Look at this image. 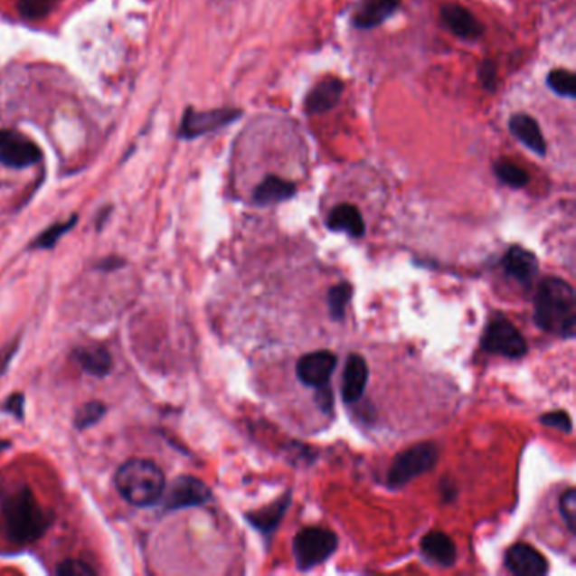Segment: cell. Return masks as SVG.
<instances>
[{
    "instance_id": "cell-1",
    "label": "cell",
    "mask_w": 576,
    "mask_h": 576,
    "mask_svg": "<svg viewBox=\"0 0 576 576\" xmlns=\"http://www.w3.org/2000/svg\"><path fill=\"white\" fill-rule=\"evenodd\" d=\"M534 323L539 330L562 338H573L576 330V296L570 282L546 278L534 297Z\"/></svg>"
},
{
    "instance_id": "cell-2",
    "label": "cell",
    "mask_w": 576,
    "mask_h": 576,
    "mask_svg": "<svg viewBox=\"0 0 576 576\" xmlns=\"http://www.w3.org/2000/svg\"><path fill=\"white\" fill-rule=\"evenodd\" d=\"M165 475L149 460L134 458L120 465L116 474L117 490L132 505H151L165 494Z\"/></svg>"
},
{
    "instance_id": "cell-3",
    "label": "cell",
    "mask_w": 576,
    "mask_h": 576,
    "mask_svg": "<svg viewBox=\"0 0 576 576\" xmlns=\"http://www.w3.org/2000/svg\"><path fill=\"white\" fill-rule=\"evenodd\" d=\"M4 523L14 543L27 544L44 534L52 519L29 490H21L5 502Z\"/></svg>"
},
{
    "instance_id": "cell-4",
    "label": "cell",
    "mask_w": 576,
    "mask_h": 576,
    "mask_svg": "<svg viewBox=\"0 0 576 576\" xmlns=\"http://www.w3.org/2000/svg\"><path fill=\"white\" fill-rule=\"evenodd\" d=\"M438 460H439V449L435 443H430V441L418 443L411 449H404L391 463V468L387 474V486L391 488L408 486L414 478L433 470Z\"/></svg>"
},
{
    "instance_id": "cell-5",
    "label": "cell",
    "mask_w": 576,
    "mask_h": 576,
    "mask_svg": "<svg viewBox=\"0 0 576 576\" xmlns=\"http://www.w3.org/2000/svg\"><path fill=\"white\" fill-rule=\"evenodd\" d=\"M338 548L336 534L325 527H305L295 536L293 554L296 566L301 571H307L326 562Z\"/></svg>"
},
{
    "instance_id": "cell-6",
    "label": "cell",
    "mask_w": 576,
    "mask_h": 576,
    "mask_svg": "<svg viewBox=\"0 0 576 576\" xmlns=\"http://www.w3.org/2000/svg\"><path fill=\"white\" fill-rule=\"evenodd\" d=\"M482 350L505 359H523L527 354V342L523 334L505 316L497 315L486 325L482 336Z\"/></svg>"
},
{
    "instance_id": "cell-7",
    "label": "cell",
    "mask_w": 576,
    "mask_h": 576,
    "mask_svg": "<svg viewBox=\"0 0 576 576\" xmlns=\"http://www.w3.org/2000/svg\"><path fill=\"white\" fill-rule=\"evenodd\" d=\"M39 161L41 149L36 142L13 128H0V163L4 166L23 169Z\"/></svg>"
},
{
    "instance_id": "cell-8",
    "label": "cell",
    "mask_w": 576,
    "mask_h": 576,
    "mask_svg": "<svg viewBox=\"0 0 576 576\" xmlns=\"http://www.w3.org/2000/svg\"><path fill=\"white\" fill-rule=\"evenodd\" d=\"M241 116H242L241 109H215L206 112L188 109L181 122L180 137L183 139L200 137L203 134L229 126Z\"/></svg>"
},
{
    "instance_id": "cell-9",
    "label": "cell",
    "mask_w": 576,
    "mask_h": 576,
    "mask_svg": "<svg viewBox=\"0 0 576 576\" xmlns=\"http://www.w3.org/2000/svg\"><path fill=\"white\" fill-rule=\"evenodd\" d=\"M165 507L167 511H178L186 507L203 505L212 497L210 488L196 477H180L167 488Z\"/></svg>"
},
{
    "instance_id": "cell-10",
    "label": "cell",
    "mask_w": 576,
    "mask_h": 576,
    "mask_svg": "<svg viewBox=\"0 0 576 576\" xmlns=\"http://www.w3.org/2000/svg\"><path fill=\"white\" fill-rule=\"evenodd\" d=\"M336 367V355L330 350H316L303 355L296 364V375L301 384L318 389L328 385Z\"/></svg>"
},
{
    "instance_id": "cell-11",
    "label": "cell",
    "mask_w": 576,
    "mask_h": 576,
    "mask_svg": "<svg viewBox=\"0 0 576 576\" xmlns=\"http://www.w3.org/2000/svg\"><path fill=\"white\" fill-rule=\"evenodd\" d=\"M504 563L513 575L517 576H543L550 570L546 558L525 543L514 544L513 548L505 552Z\"/></svg>"
},
{
    "instance_id": "cell-12",
    "label": "cell",
    "mask_w": 576,
    "mask_h": 576,
    "mask_svg": "<svg viewBox=\"0 0 576 576\" xmlns=\"http://www.w3.org/2000/svg\"><path fill=\"white\" fill-rule=\"evenodd\" d=\"M369 382V365L359 354H352L346 360L342 377V397L346 404L357 402L364 396Z\"/></svg>"
},
{
    "instance_id": "cell-13",
    "label": "cell",
    "mask_w": 576,
    "mask_h": 576,
    "mask_svg": "<svg viewBox=\"0 0 576 576\" xmlns=\"http://www.w3.org/2000/svg\"><path fill=\"white\" fill-rule=\"evenodd\" d=\"M345 90V85L338 78H326L320 81L313 90L307 93L305 100V112L307 116L325 114L336 107L340 102L342 93Z\"/></svg>"
},
{
    "instance_id": "cell-14",
    "label": "cell",
    "mask_w": 576,
    "mask_h": 576,
    "mask_svg": "<svg viewBox=\"0 0 576 576\" xmlns=\"http://www.w3.org/2000/svg\"><path fill=\"white\" fill-rule=\"evenodd\" d=\"M441 17L445 24L451 29V33L458 38L475 41L484 33L482 23L468 9L461 7L458 4H445L441 7Z\"/></svg>"
},
{
    "instance_id": "cell-15",
    "label": "cell",
    "mask_w": 576,
    "mask_h": 576,
    "mask_svg": "<svg viewBox=\"0 0 576 576\" xmlns=\"http://www.w3.org/2000/svg\"><path fill=\"white\" fill-rule=\"evenodd\" d=\"M538 257L521 245H513L502 259L507 276L519 282H531L538 274Z\"/></svg>"
},
{
    "instance_id": "cell-16",
    "label": "cell",
    "mask_w": 576,
    "mask_h": 576,
    "mask_svg": "<svg viewBox=\"0 0 576 576\" xmlns=\"http://www.w3.org/2000/svg\"><path fill=\"white\" fill-rule=\"evenodd\" d=\"M401 5V0H360L359 9L354 15V26L372 29L381 26Z\"/></svg>"
},
{
    "instance_id": "cell-17",
    "label": "cell",
    "mask_w": 576,
    "mask_h": 576,
    "mask_svg": "<svg viewBox=\"0 0 576 576\" xmlns=\"http://www.w3.org/2000/svg\"><path fill=\"white\" fill-rule=\"evenodd\" d=\"M326 227L332 231H344L354 239L365 235V222L359 208L350 203L335 206L326 218Z\"/></svg>"
},
{
    "instance_id": "cell-18",
    "label": "cell",
    "mask_w": 576,
    "mask_h": 576,
    "mask_svg": "<svg viewBox=\"0 0 576 576\" xmlns=\"http://www.w3.org/2000/svg\"><path fill=\"white\" fill-rule=\"evenodd\" d=\"M509 128L517 141L523 142L533 153L544 156L546 154V141L538 122L527 114H515L509 120Z\"/></svg>"
},
{
    "instance_id": "cell-19",
    "label": "cell",
    "mask_w": 576,
    "mask_h": 576,
    "mask_svg": "<svg viewBox=\"0 0 576 576\" xmlns=\"http://www.w3.org/2000/svg\"><path fill=\"white\" fill-rule=\"evenodd\" d=\"M421 552L428 562L439 566H451L457 562V546L445 533H428L421 539Z\"/></svg>"
},
{
    "instance_id": "cell-20",
    "label": "cell",
    "mask_w": 576,
    "mask_h": 576,
    "mask_svg": "<svg viewBox=\"0 0 576 576\" xmlns=\"http://www.w3.org/2000/svg\"><path fill=\"white\" fill-rule=\"evenodd\" d=\"M291 504V496L286 494L282 499L276 500L274 504H270L268 507L256 511V513H249L245 515V519L249 521V524L256 527L259 533H262L264 536L270 538L274 534V531L278 529V525L281 524L282 517L288 511Z\"/></svg>"
},
{
    "instance_id": "cell-21",
    "label": "cell",
    "mask_w": 576,
    "mask_h": 576,
    "mask_svg": "<svg viewBox=\"0 0 576 576\" xmlns=\"http://www.w3.org/2000/svg\"><path fill=\"white\" fill-rule=\"evenodd\" d=\"M296 194V184L291 181L282 180L276 175H269L254 190V202L259 206L281 203Z\"/></svg>"
},
{
    "instance_id": "cell-22",
    "label": "cell",
    "mask_w": 576,
    "mask_h": 576,
    "mask_svg": "<svg viewBox=\"0 0 576 576\" xmlns=\"http://www.w3.org/2000/svg\"><path fill=\"white\" fill-rule=\"evenodd\" d=\"M75 359L83 371L95 377H103L112 369V357L103 346H80Z\"/></svg>"
},
{
    "instance_id": "cell-23",
    "label": "cell",
    "mask_w": 576,
    "mask_h": 576,
    "mask_svg": "<svg viewBox=\"0 0 576 576\" xmlns=\"http://www.w3.org/2000/svg\"><path fill=\"white\" fill-rule=\"evenodd\" d=\"M352 295H354V288L350 282H340L328 291L326 303H328L330 316L335 321H342L345 318L346 305L350 303Z\"/></svg>"
},
{
    "instance_id": "cell-24",
    "label": "cell",
    "mask_w": 576,
    "mask_h": 576,
    "mask_svg": "<svg viewBox=\"0 0 576 576\" xmlns=\"http://www.w3.org/2000/svg\"><path fill=\"white\" fill-rule=\"evenodd\" d=\"M494 173L504 184L515 188V190L524 188L529 183V175L525 173L524 169L514 165L511 161H507V159H499L494 165Z\"/></svg>"
},
{
    "instance_id": "cell-25",
    "label": "cell",
    "mask_w": 576,
    "mask_h": 576,
    "mask_svg": "<svg viewBox=\"0 0 576 576\" xmlns=\"http://www.w3.org/2000/svg\"><path fill=\"white\" fill-rule=\"evenodd\" d=\"M548 87L554 93L566 97V99H575L576 80L575 75L563 68H556L548 75Z\"/></svg>"
},
{
    "instance_id": "cell-26",
    "label": "cell",
    "mask_w": 576,
    "mask_h": 576,
    "mask_svg": "<svg viewBox=\"0 0 576 576\" xmlns=\"http://www.w3.org/2000/svg\"><path fill=\"white\" fill-rule=\"evenodd\" d=\"M54 7V0H19L17 9L19 14L26 19L36 21L52 13Z\"/></svg>"
},
{
    "instance_id": "cell-27",
    "label": "cell",
    "mask_w": 576,
    "mask_h": 576,
    "mask_svg": "<svg viewBox=\"0 0 576 576\" xmlns=\"http://www.w3.org/2000/svg\"><path fill=\"white\" fill-rule=\"evenodd\" d=\"M75 222H77V218L73 217L71 220L64 222V223L52 225L48 231H42V233L39 235L38 239H36V242H34V247H38V249H50V247H52L54 243L58 242V241L63 237L66 231H70V229L75 225Z\"/></svg>"
},
{
    "instance_id": "cell-28",
    "label": "cell",
    "mask_w": 576,
    "mask_h": 576,
    "mask_svg": "<svg viewBox=\"0 0 576 576\" xmlns=\"http://www.w3.org/2000/svg\"><path fill=\"white\" fill-rule=\"evenodd\" d=\"M560 513L568 525L570 533L575 534L576 523V492L575 488H568L560 497Z\"/></svg>"
},
{
    "instance_id": "cell-29",
    "label": "cell",
    "mask_w": 576,
    "mask_h": 576,
    "mask_svg": "<svg viewBox=\"0 0 576 576\" xmlns=\"http://www.w3.org/2000/svg\"><path fill=\"white\" fill-rule=\"evenodd\" d=\"M103 414H105V406H103L102 402H99V401H93V402L85 404L81 410L78 411L75 423H77L80 430H85V428H89L91 424L97 423V421L102 418Z\"/></svg>"
},
{
    "instance_id": "cell-30",
    "label": "cell",
    "mask_w": 576,
    "mask_h": 576,
    "mask_svg": "<svg viewBox=\"0 0 576 576\" xmlns=\"http://www.w3.org/2000/svg\"><path fill=\"white\" fill-rule=\"evenodd\" d=\"M539 421L544 426H548V428H554V430H560V431H564V433H571V428H573L571 418L564 411L546 412L544 416H541Z\"/></svg>"
},
{
    "instance_id": "cell-31",
    "label": "cell",
    "mask_w": 576,
    "mask_h": 576,
    "mask_svg": "<svg viewBox=\"0 0 576 576\" xmlns=\"http://www.w3.org/2000/svg\"><path fill=\"white\" fill-rule=\"evenodd\" d=\"M58 573L66 576H85L93 575L95 570H93L89 563L77 562V560H70V562H64V563L58 568Z\"/></svg>"
},
{
    "instance_id": "cell-32",
    "label": "cell",
    "mask_w": 576,
    "mask_h": 576,
    "mask_svg": "<svg viewBox=\"0 0 576 576\" xmlns=\"http://www.w3.org/2000/svg\"><path fill=\"white\" fill-rule=\"evenodd\" d=\"M478 77L482 85L486 87V90H496V77H497V71H496V64L492 61H484L480 66V71H478Z\"/></svg>"
},
{
    "instance_id": "cell-33",
    "label": "cell",
    "mask_w": 576,
    "mask_h": 576,
    "mask_svg": "<svg viewBox=\"0 0 576 576\" xmlns=\"http://www.w3.org/2000/svg\"><path fill=\"white\" fill-rule=\"evenodd\" d=\"M316 401H318V408H320L325 414H332V410H334V392L330 391L328 385L318 387Z\"/></svg>"
},
{
    "instance_id": "cell-34",
    "label": "cell",
    "mask_w": 576,
    "mask_h": 576,
    "mask_svg": "<svg viewBox=\"0 0 576 576\" xmlns=\"http://www.w3.org/2000/svg\"><path fill=\"white\" fill-rule=\"evenodd\" d=\"M23 408H24V397L21 396V394L9 399L7 410L11 411L14 416H23Z\"/></svg>"
}]
</instances>
